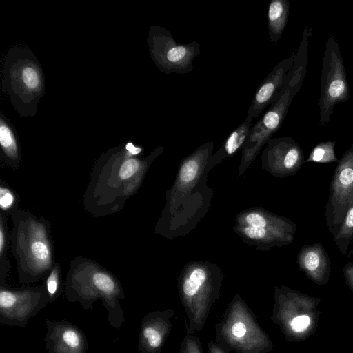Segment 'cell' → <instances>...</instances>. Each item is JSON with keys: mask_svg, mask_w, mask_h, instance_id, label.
Segmentation results:
<instances>
[{"mask_svg": "<svg viewBox=\"0 0 353 353\" xmlns=\"http://www.w3.org/2000/svg\"><path fill=\"white\" fill-rule=\"evenodd\" d=\"M150 157L141 158L143 148L128 141L112 147L96 160L83 195V208L94 217L112 215L122 210L137 191Z\"/></svg>", "mask_w": 353, "mask_h": 353, "instance_id": "1", "label": "cell"}, {"mask_svg": "<svg viewBox=\"0 0 353 353\" xmlns=\"http://www.w3.org/2000/svg\"><path fill=\"white\" fill-rule=\"evenodd\" d=\"M11 219L10 249L16 261L19 283L28 285L44 280L57 263L50 222L20 209Z\"/></svg>", "mask_w": 353, "mask_h": 353, "instance_id": "2", "label": "cell"}, {"mask_svg": "<svg viewBox=\"0 0 353 353\" xmlns=\"http://www.w3.org/2000/svg\"><path fill=\"white\" fill-rule=\"evenodd\" d=\"M63 292L68 302L79 303L84 310L92 309L97 301H101L114 329L126 321L120 304V300L126 298L121 283L112 272L91 259L77 256L70 261Z\"/></svg>", "mask_w": 353, "mask_h": 353, "instance_id": "3", "label": "cell"}, {"mask_svg": "<svg viewBox=\"0 0 353 353\" xmlns=\"http://www.w3.org/2000/svg\"><path fill=\"white\" fill-rule=\"evenodd\" d=\"M1 91L20 117H34L45 94L41 65L26 46L8 48L2 65Z\"/></svg>", "mask_w": 353, "mask_h": 353, "instance_id": "4", "label": "cell"}, {"mask_svg": "<svg viewBox=\"0 0 353 353\" xmlns=\"http://www.w3.org/2000/svg\"><path fill=\"white\" fill-rule=\"evenodd\" d=\"M312 34V28L306 26L296 52L294 53L293 66L288 73L281 90L263 116L250 130L243 145L246 152L256 151L281 127L289 107L300 90L305 77Z\"/></svg>", "mask_w": 353, "mask_h": 353, "instance_id": "5", "label": "cell"}, {"mask_svg": "<svg viewBox=\"0 0 353 353\" xmlns=\"http://www.w3.org/2000/svg\"><path fill=\"white\" fill-rule=\"evenodd\" d=\"M216 342L226 352L269 353L274 345L253 311L236 295L215 325Z\"/></svg>", "mask_w": 353, "mask_h": 353, "instance_id": "6", "label": "cell"}, {"mask_svg": "<svg viewBox=\"0 0 353 353\" xmlns=\"http://www.w3.org/2000/svg\"><path fill=\"white\" fill-rule=\"evenodd\" d=\"M320 81V125L325 127L330 121L334 105L347 101L350 95L340 47L333 35L329 37L325 44Z\"/></svg>", "mask_w": 353, "mask_h": 353, "instance_id": "7", "label": "cell"}, {"mask_svg": "<svg viewBox=\"0 0 353 353\" xmlns=\"http://www.w3.org/2000/svg\"><path fill=\"white\" fill-rule=\"evenodd\" d=\"M147 43L156 67L166 74H186L193 70V61L201 50L197 41L177 43L171 33L160 26H151Z\"/></svg>", "mask_w": 353, "mask_h": 353, "instance_id": "8", "label": "cell"}, {"mask_svg": "<svg viewBox=\"0 0 353 353\" xmlns=\"http://www.w3.org/2000/svg\"><path fill=\"white\" fill-rule=\"evenodd\" d=\"M48 303L44 282L36 287L0 285V324L23 328Z\"/></svg>", "mask_w": 353, "mask_h": 353, "instance_id": "9", "label": "cell"}, {"mask_svg": "<svg viewBox=\"0 0 353 353\" xmlns=\"http://www.w3.org/2000/svg\"><path fill=\"white\" fill-rule=\"evenodd\" d=\"M329 190L325 214L328 230L334 236L353 203V144L339 159Z\"/></svg>", "mask_w": 353, "mask_h": 353, "instance_id": "10", "label": "cell"}, {"mask_svg": "<svg viewBox=\"0 0 353 353\" xmlns=\"http://www.w3.org/2000/svg\"><path fill=\"white\" fill-rule=\"evenodd\" d=\"M44 338L48 353H87L88 340L83 330L65 319H46Z\"/></svg>", "mask_w": 353, "mask_h": 353, "instance_id": "11", "label": "cell"}, {"mask_svg": "<svg viewBox=\"0 0 353 353\" xmlns=\"http://www.w3.org/2000/svg\"><path fill=\"white\" fill-rule=\"evenodd\" d=\"M174 310H155L145 314L141 323L138 339L139 353H161L172 327Z\"/></svg>", "mask_w": 353, "mask_h": 353, "instance_id": "12", "label": "cell"}, {"mask_svg": "<svg viewBox=\"0 0 353 353\" xmlns=\"http://www.w3.org/2000/svg\"><path fill=\"white\" fill-rule=\"evenodd\" d=\"M294 52L280 61L262 81L252 98L245 121H252L276 99L294 64Z\"/></svg>", "mask_w": 353, "mask_h": 353, "instance_id": "13", "label": "cell"}, {"mask_svg": "<svg viewBox=\"0 0 353 353\" xmlns=\"http://www.w3.org/2000/svg\"><path fill=\"white\" fill-rule=\"evenodd\" d=\"M300 270L318 285L327 284L331 273V261L321 243L303 246L297 257Z\"/></svg>", "mask_w": 353, "mask_h": 353, "instance_id": "14", "label": "cell"}, {"mask_svg": "<svg viewBox=\"0 0 353 353\" xmlns=\"http://www.w3.org/2000/svg\"><path fill=\"white\" fill-rule=\"evenodd\" d=\"M268 143V152L276 159L283 171L294 173L304 163L303 152L291 137L272 138Z\"/></svg>", "mask_w": 353, "mask_h": 353, "instance_id": "15", "label": "cell"}, {"mask_svg": "<svg viewBox=\"0 0 353 353\" xmlns=\"http://www.w3.org/2000/svg\"><path fill=\"white\" fill-rule=\"evenodd\" d=\"M0 158L9 168L16 170L21 161V149L17 132L12 122L0 112Z\"/></svg>", "mask_w": 353, "mask_h": 353, "instance_id": "16", "label": "cell"}, {"mask_svg": "<svg viewBox=\"0 0 353 353\" xmlns=\"http://www.w3.org/2000/svg\"><path fill=\"white\" fill-rule=\"evenodd\" d=\"M290 3L288 0H272L268 8V35L273 45L281 38L288 23Z\"/></svg>", "mask_w": 353, "mask_h": 353, "instance_id": "17", "label": "cell"}, {"mask_svg": "<svg viewBox=\"0 0 353 353\" xmlns=\"http://www.w3.org/2000/svg\"><path fill=\"white\" fill-rule=\"evenodd\" d=\"M8 216L0 213V285L7 283V278L11 268L8 252L10 248V231Z\"/></svg>", "mask_w": 353, "mask_h": 353, "instance_id": "18", "label": "cell"}, {"mask_svg": "<svg viewBox=\"0 0 353 353\" xmlns=\"http://www.w3.org/2000/svg\"><path fill=\"white\" fill-rule=\"evenodd\" d=\"M333 237L339 252L344 256H348V248L353 240V203Z\"/></svg>", "mask_w": 353, "mask_h": 353, "instance_id": "19", "label": "cell"}, {"mask_svg": "<svg viewBox=\"0 0 353 353\" xmlns=\"http://www.w3.org/2000/svg\"><path fill=\"white\" fill-rule=\"evenodd\" d=\"M254 121H245L238 125L228 137L223 151L227 155H232L240 148L243 146Z\"/></svg>", "mask_w": 353, "mask_h": 353, "instance_id": "20", "label": "cell"}, {"mask_svg": "<svg viewBox=\"0 0 353 353\" xmlns=\"http://www.w3.org/2000/svg\"><path fill=\"white\" fill-rule=\"evenodd\" d=\"M20 196L18 193L5 181L0 179V213L7 216H12L19 210Z\"/></svg>", "mask_w": 353, "mask_h": 353, "instance_id": "21", "label": "cell"}, {"mask_svg": "<svg viewBox=\"0 0 353 353\" xmlns=\"http://www.w3.org/2000/svg\"><path fill=\"white\" fill-rule=\"evenodd\" d=\"M335 145L336 141H323L318 143L313 148L304 163H338L339 159H337L335 154Z\"/></svg>", "mask_w": 353, "mask_h": 353, "instance_id": "22", "label": "cell"}, {"mask_svg": "<svg viewBox=\"0 0 353 353\" xmlns=\"http://www.w3.org/2000/svg\"><path fill=\"white\" fill-rule=\"evenodd\" d=\"M44 280L49 303H51L58 299L64 292V283L62 280L61 268L59 263H56Z\"/></svg>", "mask_w": 353, "mask_h": 353, "instance_id": "23", "label": "cell"}, {"mask_svg": "<svg viewBox=\"0 0 353 353\" xmlns=\"http://www.w3.org/2000/svg\"><path fill=\"white\" fill-rule=\"evenodd\" d=\"M179 353H204L200 339L194 334H186L181 343Z\"/></svg>", "mask_w": 353, "mask_h": 353, "instance_id": "24", "label": "cell"}, {"mask_svg": "<svg viewBox=\"0 0 353 353\" xmlns=\"http://www.w3.org/2000/svg\"><path fill=\"white\" fill-rule=\"evenodd\" d=\"M198 171V163L194 160L191 159L185 162L180 170V179L182 181L190 182L192 181Z\"/></svg>", "mask_w": 353, "mask_h": 353, "instance_id": "25", "label": "cell"}, {"mask_svg": "<svg viewBox=\"0 0 353 353\" xmlns=\"http://www.w3.org/2000/svg\"><path fill=\"white\" fill-rule=\"evenodd\" d=\"M247 223L252 227L265 228L267 225L266 220L257 213H251L246 216Z\"/></svg>", "mask_w": 353, "mask_h": 353, "instance_id": "26", "label": "cell"}, {"mask_svg": "<svg viewBox=\"0 0 353 353\" xmlns=\"http://www.w3.org/2000/svg\"><path fill=\"white\" fill-rule=\"evenodd\" d=\"M244 232L247 236L254 239L263 238L266 234V230L263 228L247 226L244 229Z\"/></svg>", "mask_w": 353, "mask_h": 353, "instance_id": "27", "label": "cell"}, {"mask_svg": "<svg viewBox=\"0 0 353 353\" xmlns=\"http://www.w3.org/2000/svg\"><path fill=\"white\" fill-rule=\"evenodd\" d=\"M343 274L347 285L353 291V261L348 262L344 265Z\"/></svg>", "mask_w": 353, "mask_h": 353, "instance_id": "28", "label": "cell"}, {"mask_svg": "<svg viewBox=\"0 0 353 353\" xmlns=\"http://www.w3.org/2000/svg\"><path fill=\"white\" fill-rule=\"evenodd\" d=\"M208 353H230L225 351L216 341H210L208 344Z\"/></svg>", "mask_w": 353, "mask_h": 353, "instance_id": "29", "label": "cell"}, {"mask_svg": "<svg viewBox=\"0 0 353 353\" xmlns=\"http://www.w3.org/2000/svg\"><path fill=\"white\" fill-rule=\"evenodd\" d=\"M350 253H351V254H352V256H353V249L352 250V251H351V252H350Z\"/></svg>", "mask_w": 353, "mask_h": 353, "instance_id": "30", "label": "cell"}]
</instances>
